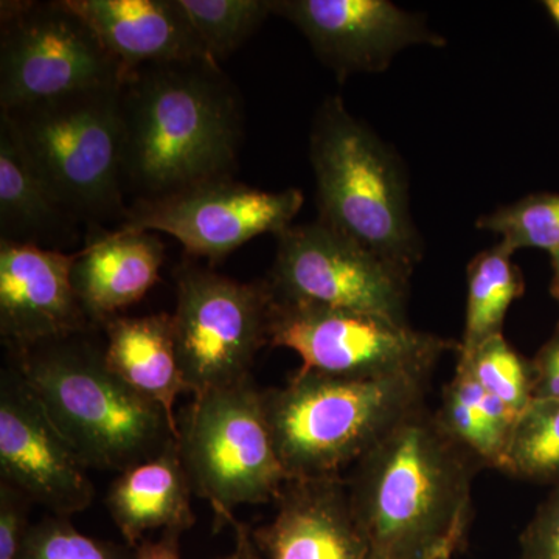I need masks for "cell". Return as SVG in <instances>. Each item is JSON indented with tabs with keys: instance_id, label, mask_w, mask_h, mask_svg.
<instances>
[{
	"instance_id": "6da1fadb",
	"label": "cell",
	"mask_w": 559,
	"mask_h": 559,
	"mask_svg": "<svg viewBox=\"0 0 559 559\" xmlns=\"http://www.w3.org/2000/svg\"><path fill=\"white\" fill-rule=\"evenodd\" d=\"M481 463L426 407L353 466L349 502L369 559H443L462 550Z\"/></svg>"
},
{
	"instance_id": "7a4b0ae2",
	"label": "cell",
	"mask_w": 559,
	"mask_h": 559,
	"mask_svg": "<svg viewBox=\"0 0 559 559\" xmlns=\"http://www.w3.org/2000/svg\"><path fill=\"white\" fill-rule=\"evenodd\" d=\"M121 108L124 182L138 200L231 178L245 119L240 94L218 62L140 69L124 83Z\"/></svg>"
},
{
	"instance_id": "3957f363",
	"label": "cell",
	"mask_w": 559,
	"mask_h": 559,
	"mask_svg": "<svg viewBox=\"0 0 559 559\" xmlns=\"http://www.w3.org/2000/svg\"><path fill=\"white\" fill-rule=\"evenodd\" d=\"M83 334L14 353V367L87 468L121 473L164 451L179 429L132 392Z\"/></svg>"
},
{
	"instance_id": "277c9868",
	"label": "cell",
	"mask_w": 559,
	"mask_h": 559,
	"mask_svg": "<svg viewBox=\"0 0 559 559\" xmlns=\"http://www.w3.org/2000/svg\"><path fill=\"white\" fill-rule=\"evenodd\" d=\"M430 374L331 377L299 370L264 390L275 450L289 480L342 477L404 418L425 407Z\"/></svg>"
},
{
	"instance_id": "5b68a950",
	"label": "cell",
	"mask_w": 559,
	"mask_h": 559,
	"mask_svg": "<svg viewBox=\"0 0 559 559\" xmlns=\"http://www.w3.org/2000/svg\"><path fill=\"white\" fill-rule=\"evenodd\" d=\"M319 223L412 274L423 242L399 157L341 97L319 106L310 135Z\"/></svg>"
},
{
	"instance_id": "8992f818",
	"label": "cell",
	"mask_w": 559,
	"mask_h": 559,
	"mask_svg": "<svg viewBox=\"0 0 559 559\" xmlns=\"http://www.w3.org/2000/svg\"><path fill=\"white\" fill-rule=\"evenodd\" d=\"M123 86L79 92L11 112L0 110L55 200L91 226L127 218Z\"/></svg>"
},
{
	"instance_id": "52a82bcc",
	"label": "cell",
	"mask_w": 559,
	"mask_h": 559,
	"mask_svg": "<svg viewBox=\"0 0 559 559\" xmlns=\"http://www.w3.org/2000/svg\"><path fill=\"white\" fill-rule=\"evenodd\" d=\"M178 447L193 495L207 500L218 527L237 522L238 507L277 500L289 481L252 378L194 396Z\"/></svg>"
},
{
	"instance_id": "ba28073f",
	"label": "cell",
	"mask_w": 559,
	"mask_h": 559,
	"mask_svg": "<svg viewBox=\"0 0 559 559\" xmlns=\"http://www.w3.org/2000/svg\"><path fill=\"white\" fill-rule=\"evenodd\" d=\"M274 293V290H272ZM267 344L300 356V370L331 377L430 374L460 342L369 312L272 300Z\"/></svg>"
},
{
	"instance_id": "9c48e42d",
	"label": "cell",
	"mask_w": 559,
	"mask_h": 559,
	"mask_svg": "<svg viewBox=\"0 0 559 559\" xmlns=\"http://www.w3.org/2000/svg\"><path fill=\"white\" fill-rule=\"evenodd\" d=\"M0 13L3 112L127 83L120 62L64 0L2 2Z\"/></svg>"
},
{
	"instance_id": "30bf717a",
	"label": "cell",
	"mask_w": 559,
	"mask_h": 559,
	"mask_svg": "<svg viewBox=\"0 0 559 559\" xmlns=\"http://www.w3.org/2000/svg\"><path fill=\"white\" fill-rule=\"evenodd\" d=\"M173 314L176 349L187 392L193 396L249 380L267 326L270 282H238L186 263L176 272Z\"/></svg>"
},
{
	"instance_id": "8fae6325",
	"label": "cell",
	"mask_w": 559,
	"mask_h": 559,
	"mask_svg": "<svg viewBox=\"0 0 559 559\" xmlns=\"http://www.w3.org/2000/svg\"><path fill=\"white\" fill-rule=\"evenodd\" d=\"M275 238L277 253L270 283L280 299L409 323L407 272L319 221L289 226Z\"/></svg>"
},
{
	"instance_id": "7c38bea8",
	"label": "cell",
	"mask_w": 559,
	"mask_h": 559,
	"mask_svg": "<svg viewBox=\"0 0 559 559\" xmlns=\"http://www.w3.org/2000/svg\"><path fill=\"white\" fill-rule=\"evenodd\" d=\"M301 205L304 194L297 189L267 191L231 178L210 179L135 201L120 229L164 231L191 255L216 263L252 238L288 229Z\"/></svg>"
},
{
	"instance_id": "4fadbf2b",
	"label": "cell",
	"mask_w": 559,
	"mask_h": 559,
	"mask_svg": "<svg viewBox=\"0 0 559 559\" xmlns=\"http://www.w3.org/2000/svg\"><path fill=\"white\" fill-rule=\"evenodd\" d=\"M87 466L21 377L16 367L0 378V473L32 503L69 518L91 506L95 487Z\"/></svg>"
},
{
	"instance_id": "5bb4252c",
	"label": "cell",
	"mask_w": 559,
	"mask_h": 559,
	"mask_svg": "<svg viewBox=\"0 0 559 559\" xmlns=\"http://www.w3.org/2000/svg\"><path fill=\"white\" fill-rule=\"evenodd\" d=\"M272 13L299 28L341 83L381 72L411 46H447L425 20L388 0H272Z\"/></svg>"
},
{
	"instance_id": "9a60e30c",
	"label": "cell",
	"mask_w": 559,
	"mask_h": 559,
	"mask_svg": "<svg viewBox=\"0 0 559 559\" xmlns=\"http://www.w3.org/2000/svg\"><path fill=\"white\" fill-rule=\"evenodd\" d=\"M76 253L0 241V334L11 352L86 333L72 285Z\"/></svg>"
},
{
	"instance_id": "2e32d148",
	"label": "cell",
	"mask_w": 559,
	"mask_h": 559,
	"mask_svg": "<svg viewBox=\"0 0 559 559\" xmlns=\"http://www.w3.org/2000/svg\"><path fill=\"white\" fill-rule=\"evenodd\" d=\"M274 520L253 530L267 559H369L342 477L286 481Z\"/></svg>"
},
{
	"instance_id": "e0dca14e",
	"label": "cell",
	"mask_w": 559,
	"mask_h": 559,
	"mask_svg": "<svg viewBox=\"0 0 559 559\" xmlns=\"http://www.w3.org/2000/svg\"><path fill=\"white\" fill-rule=\"evenodd\" d=\"M128 76L151 66L215 61L179 0H64ZM216 62V61H215Z\"/></svg>"
},
{
	"instance_id": "ac0fdd59",
	"label": "cell",
	"mask_w": 559,
	"mask_h": 559,
	"mask_svg": "<svg viewBox=\"0 0 559 559\" xmlns=\"http://www.w3.org/2000/svg\"><path fill=\"white\" fill-rule=\"evenodd\" d=\"M165 249L153 231H91L76 252L72 285L92 325L138 304L159 282Z\"/></svg>"
},
{
	"instance_id": "d6986e66",
	"label": "cell",
	"mask_w": 559,
	"mask_h": 559,
	"mask_svg": "<svg viewBox=\"0 0 559 559\" xmlns=\"http://www.w3.org/2000/svg\"><path fill=\"white\" fill-rule=\"evenodd\" d=\"M189 476L178 440L159 454L121 471L106 498V509L132 547L153 530L183 533L194 524Z\"/></svg>"
},
{
	"instance_id": "ffe728a7",
	"label": "cell",
	"mask_w": 559,
	"mask_h": 559,
	"mask_svg": "<svg viewBox=\"0 0 559 559\" xmlns=\"http://www.w3.org/2000/svg\"><path fill=\"white\" fill-rule=\"evenodd\" d=\"M105 360L110 370L143 400L160 407L179 429L175 404L187 392L176 349L173 314L109 319L103 323Z\"/></svg>"
},
{
	"instance_id": "44dd1931",
	"label": "cell",
	"mask_w": 559,
	"mask_h": 559,
	"mask_svg": "<svg viewBox=\"0 0 559 559\" xmlns=\"http://www.w3.org/2000/svg\"><path fill=\"white\" fill-rule=\"evenodd\" d=\"M76 223L40 180L0 114V241L61 250L76 240Z\"/></svg>"
},
{
	"instance_id": "7402d4cb",
	"label": "cell",
	"mask_w": 559,
	"mask_h": 559,
	"mask_svg": "<svg viewBox=\"0 0 559 559\" xmlns=\"http://www.w3.org/2000/svg\"><path fill=\"white\" fill-rule=\"evenodd\" d=\"M436 417L448 436L481 465L498 469L506 460L514 426L520 419L502 401L481 389L460 362L443 390Z\"/></svg>"
},
{
	"instance_id": "603a6c76",
	"label": "cell",
	"mask_w": 559,
	"mask_h": 559,
	"mask_svg": "<svg viewBox=\"0 0 559 559\" xmlns=\"http://www.w3.org/2000/svg\"><path fill=\"white\" fill-rule=\"evenodd\" d=\"M514 250L499 242L468 266L465 330L459 353H469L489 337L502 334L511 305L524 294V278L513 263Z\"/></svg>"
},
{
	"instance_id": "cb8c5ba5",
	"label": "cell",
	"mask_w": 559,
	"mask_h": 559,
	"mask_svg": "<svg viewBox=\"0 0 559 559\" xmlns=\"http://www.w3.org/2000/svg\"><path fill=\"white\" fill-rule=\"evenodd\" d=\"M500 469L559 488V401H533L521 415Z\"/></svg>"
},
{
	"instance_id": "d4e9b609",
	"label": "cell",
	"mask_w": 559,
	"mask_h": 559,
	"mask_svg": "<svg viewBox=\"0 0 559 559\" xmlns=\"http://www.w3.org/2000/svg\"><path fill=\"white\" fill-rule=\"evenodd\" d=\"M209 57L226 60L272 13V0H179Z\"/></svg>"
},
{
	"instance_id": "484cf974",
	"label": "cell",
	"mask_w": 559,
	"mask_h": 559,
	"mask_svg": "<svg viewBox=\"0 0 559 559\" xmlns=\"http://www.w3.org/2000/svg\"><path fill=\"white\" fill-rule=\"evenodd\" d=\"M459 362L518 417L533 403L532 362L511 347L503 333L481 342L473 352L459 353Z\"/></svg>"
},
{
	"instance_id": "4316f807",
	"label": "cell",
	"mask_w": 559,
	"mask_h": 559,
	"mask_svg": "<svg viewBox=\"0 0 559 559\" xmlns=\"http://www.w3.org/2000/svg\"><path fill=\"white\" fill-rule=\"evenodd\" d=\"M477 227L502 237L503 245L518 249L559 250V194H530L477 219Z\"/></svg>"
},
{
	"instance_id": "83f0119b",
	"label": "cell",
	"mask_w": 559,
	"mask_h": 559,
	"mask_svg": "<svg viewBox=\"0 0 559 559\" xmlns=\"http://www.w3.org/2000/svg\"><path fill=\"white\" fill-rule=\"evenodd\" d=\"M17 559H123L110 544L83 535L64 516L33 525Z\"/></svg>"
},
{
	"instance_id": "f1b7e54d",
	"label": "cell",
	"mask_w": 559,
	"mask_h": 559,
	"mask_svg": "<svg viewBox=\"0 0 559 559\" xmlns=\"http://www.w3.org/2000/svg\"><path fill=\"white\" fill-rule=\"evenodd\" d=\"M32 502L7 481H0V559H17L31 532Z\"/></svg>"
},
{
	"instance_id": "f546056e",
	"label": "cell",
	"mask_w": 559,
	"mask_h": 559,
	"mask_svg": "<svg viewBox=\"0 0 559 559\" xmlns=\"http://www.w3.org/2000/svg\"><path fill=\"white\" fill-rule=\"evenodd\" d=\"M521 559H559V488L522 533Z\"/></svg>"
},
{
	"instance_id": "4dcf8cb0",
	"label": "cell",
	"mask_w": 559,
	"mask_h": 559,
	"mask_svg": "<svg viewBox=\"0 0 559 559\" xmlns=\"http://www.w3.org/2000/svg\"><path fill=\"white\" fill-rule=\"evenodd\" d=\"M533 401H559V325L532 360Z\"/></svg>"
},
{
	"instance_id": "1f68e13d",
	"label": "cell",
	"mask_w": 559,
	"mask_h": 559,
	"mask_svg": "<svg viewBox=\"0 0 559 559\" xmlns=\"http://www.w3.org/2000/svg\"><path fill=\"white\" fill-rule=\"evenodd\" d=\"M182 533L167 530L159 539L142 540L135 547L134 559H180L179 538Z\"/></svg>"
},
{
	"instance_id": "d6a6232c",
	"label": "cell",
	"mask_w": 559,
	"mask_h": 559,
	"mask_svg": "<svg viewBox=\"0 0 559 559\" xmlns=\"http://www.w3.org/2000/svg\"><path fill=\"white\" fill-rule=\"evenodd\" d=\"M231 527L237 533V546H235V550L231 551L229 557L223 559H263L248 525L240 524L237 521Z\"/></svg>"
},
{
	"instance_id": "836d02e7",
	"label": "cell",
	"mask_w": 559,
	"mask_h": 559,
	"mask_svg": "<svg viewBox=\"0 0 559 559\" xmlns=\"http://www.w3.org/2000/svg\"><path fill=\"white\" fill-rule=\"evenodd\" d=\"M551 264H554V282H551V294L559 301V250L551 253Z\"/></svg>"
},
{
	"instance_id": "e575fe53",
	"label": "cell",
	"mask_w": 559,
	"mask_h": 559,
	"mask_svg": "<svg viewBox=\"0 0 559 559\" xmlns=\"http://www.w3.org/2000/svg\"><path fill=\"white\" fill-rule=\"evenodd\" d=\"M544 7L549 11L551 20H554L555 24H557L559 28V0H546V2H544Z\"/></svg>"
},
{
	"instance_id": "d590c367",
	"label": "cell",
	"mask_w": 559,
	"mask_h": 559,
	"mask_svg": "<svg viewBox=\"0 0 559 559\" xmlns=\"http://www.w3.org/2000/svg\"><path fill=\"white\" fill-rule=\"evenodd\" d=\"M443 559H452L451 557H447V558H443Z\"/></svg>"
}]
</instances>
